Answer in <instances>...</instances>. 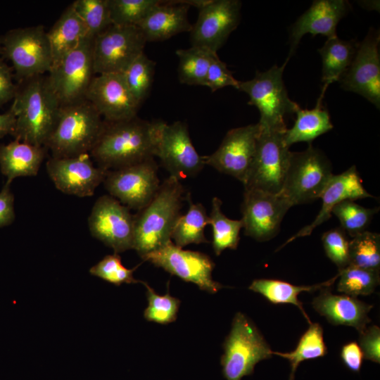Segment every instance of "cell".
I'll list each match as a JSON object with an SVG mask.
<instances>
[{
	"label": "cell",
	"instance_id": "cell-27",
	"mask_svg": "<svg viewBox=\"0 0 380 380\" xmlns=\"http://www.w3.org/2000/svg\"><path fill=\"white\" fill-rule=\"evenodd\" d=\"M46 33L52 58L51 68L89 36L87 27L72 4Z\"/></svg>",
	"mask_w": 380,
	"mask_h": 380
},
{
	"label": "cell",
	"instance_id": "cell-21",
	"mask_svg": "<svg viewBox=\"0 0 380 380\" xmlns=\"http://www.w3.org/2000/svg\"><path fill=\"white\" fill-rule=\"evenodd\" d=\"M85 99L90 101L106 122H116L137 115L140 104L131 94L123 73L96 75Z\"/></svg>",
	"mask_w": 380,
	"mask_h": 380
},
{
	"label": "cell",
	"instance_id": "cell-16",
	"mask_svg": "<svg viewBox=\"0 0 380 380\" xmlns=\"http://www.w3.org/2000/svg\"><path fill=\"white\" fill-rule=\"evenodd\" d=\"M292 207L281 194L245 190L241 221L246 236L258 241L272 239L278 234L281 221Z\"/></svg>",
	"mask_w": 380,
	"mask_h": 380
},
{
	"label": "cell",
	"instance_id": "cell-7",
	"mask_svg": "<svg viewBox=\"0 0 380 380\" xmlns=\"http://www.w3.org/2000/svg\"><path fill=\"white\" fill-rule=\"evenodd\" d=\"M333 175L330 160L309 144L303 151L291 152L280 194L292 206L312 202L320 198Z\"/></svg>",
	"mask_w": 380,
	"mask_h": 380
},
{
	"label": "cell",
	"instance_id": "cell-8",
	"mask_svg": "<svg viewBox=\"0 0 380 380\" xmlns=\"http://www.w3.org/2000/svg\"><path fill=\"white\" fill-rule=\"evenodd\" d=\"M284 132L260 127L254 158L243 184L245 190L280 194L291 152L284 142Z\"/></svg>",
	"mask_w": 380,
	"mask_h": 380
},
{
	"label": "cell",
	"instance_id": "cell-29",
	"mask_svg": "<svg viewBox=\"0 0 380 380\" xmlns=\"http://www.w3.org/2000/svg\"><path fill=\"white\" fill-rule=\"evenodd\" d=\"M357 46L354 40L345 41L335 37L327 39L318 49L322 61V91L325 92L330 84L339 81L350 67Z\"/></svg>",
	"mask_w": 380,
	"mask_h": 380
},
{
	"label": "cell",
	"instance_id": "cell-23",
	"mask_svg": "<svg viewBox=\"0 0 380 380\" xmlns=\"http://www.w3.org/2000/svg\"><path fill=\"white\" fill-rule=\"evenodd\" d=\"M368 197L373 196L364 188L355 165L339 175H333L320 196L322 205L315 220L289 238L279 248L297 238L310 235L314 229L330 218L333 208L341 201Z\"/></svg>",
	"mask_w": 380,
	"mask_h": 380
},
{
	"label": "cell",
	"instance_id": "cell-12",
	"mask_svg": "<svg viewBox=\"0 0 380 380\" xmlns=\"http://www.w3.org/2000/svg\"><path fill=\"white\" fill-rule=\"evenodd\" d=\"M103 183L110 196L129 209L138 211L153 198L160 187L158 165L152 158L108 170Z\"/></svg>",
	"mask_w": 380,
	"mask_h": 380
},
{
	"label": "cell",
	"instance_id": "cell-10",
	"mask_svg": "<svg viewBox=\"0 0 380 380\" xmlns=\"http://www.w3.org/2000/svg\"><path fill=\"white\" fill-rule=\"evenodd\" d=\"M2 50L21 80L42 75L52 65L51 48L43 25L17 28L2 39Z\"/></svg>",
	"mask_w": 380,
	"mask_h": 380
},
{
	"label": "cell",
	"instance_id": "cell-36",
	"mask_svg": "<svg viewBox=\"0 0 380 380\" xmlns=\"http://www.w3.org/2000/svg\"><path fill=\"white\" fill-rule=\"evenodd\" d=\"M337 291L357 297L372 293L379 284V271L348 265L338 271Z\"/></svg>",
	"mask_w": 380,
	"mask_h": 380
},
{
	"label": "cell",
	"instance_id": "cell-40",
	"mask_svg": "<svg viewBox=\"0 0 380 380\" xmlns=\"http://www.w3.org/2000/svg\"><path fill=\"white\" fill-rule=\"evenodd\" d=\"M94 39L112 25L108 0H76L71 4Z\"/></svg>",
	"mask_w": 380,
	"mask_h": 380
},
{
	"label": "cell",
	"instance_id": "cell-34",
	"mask_svg": "<svg viewBox=\"0 0 380 380\" xmlns=\"http://www.w3.org/2000/svg\"><path fill=\"white\" fill-rule=\"evenodd\" d=\"M327 353V347L324 341L323 329L318 323L310 324L293 350L287 353L272 352L273 355L286 358L289 362V380H294L296 369L302 362L323 357Z\"/></svg>",
	"mask_w": 380,
	"mask_h": 380
},
{
	"label": "cell",
	"instance_id": "cell-38",
	"mask_svg": "<svg viewBox=\"0 0 380 380\" xmlns=\"http://www.w3.org/2000/svg\"><path fill=\"white\" fill-rule=\"evenodd\" d=\"M377 208H367L353 200H345L335 205L331 213L341 223V228L350 237L367 230Z\"/></svg>",
	"mask_w": 380,
	"mask_h": 380
},
{
	"label": "cell",
	"instance_id": "cell-48",
	"mask_svg": "<svg viewBox=\"0 0 380 380\" xmlns=\"http://www.w3.org/2000/svg\"><path fill=\"white\" fill-rule=\"evenodd\" d=\"M16 90L9 67L0 61V105L14 98Z\"/></svg>",
	"mask_w": 380,
	"mask_h": 380
},
{
	"label": "cell",
	"instance_id": "cell-17",
	"mask_svg": "<svg viewBox=\"0 0 380 380\" xmlns=\"http://www.w3.org/2000/svg\"><path fill=\"white\" fill-rule=\"evenodd\" d=\"M241 9L239 0H210L198 10L197 20L192 25L189 32L191 46L217 53L238 27Z\"/></svg>",
	"mask_w": 380,
	"mask_h": 380
},
{
	"label": "cell",
	"instance_id": "cell-6",
	"mask_svg": "<svg viewBox=\"0 0 380 380\" xmlns=\"http://www.w3.org/2000/svg\"><path fill=\"white\" fill-rule=\"evenodd\" d=\"M222 373L227 380H241L251 375L260 361L271 358L272 350L255 324L237 312L223 343Z\"/></svg>",
	"mask_w": 380,
	"mask_h": 380
},
{
	"label": "cell",
	"instance_id": "cell-28",
	"mask_svg": "<svg viewBox=\"0 0 380 380\" xmlns=\"http://www.w3.org/2000/svg\"><path fill=\"white\" fill-rule=\"evenodd\" d=\"M324 94L321 93L316 106L311 110L301 109L296 112V119L291 129H286L284 134L286 145L307 141L309 144L319 136L333 129V125L327 110L322 107Z\"/></svg>",
	"mask_w": 380,
	"mask_h": 380
},
{
	"label": "cell",
	"instance_id": "cell-11",
	"mask_svg": "<svg viewBox=\"0 0 380 380\" xmlns=\"http://www.w3.org/2000/svg\"><path fill=\"white\" fill-rule=\"evenodd\" d=\"M146 40L137 26L111 25L93 42L95 75L123 73L144 52Z\"/></svg>",
	"mask_w": 380,
	"mask_h": 380
},
{
	"label": "cell",
	"instance_id": "cell-49",
	"mask_svg": "<svg viewBox=\"0 0 380 380\" xmlns=\"http://www.w3.org/2000/svg\"><path fill=\"white\" fill-rule=\"evenodd\" d=\"M15 120V115L11 110L6 113L0 114V138L9 134L13 135Z\"/></svg>",
	"mask_w": 380,
	"mask_h": 380
},
{
	"label": "cell",
	"instance_id": "cell-20",
	"mask_svg": "<svg viewBox=\"0 0 380 380\" xmlns=\"http://www.w3.org/2000/svg\"><path fill=\"white\" fill-rule=\"evenodd\" d=\"M47 173L61 192L79 197L91 196L108 172L96 167L89 153L72 157H51L46 164Z\"/></svg>",
	"mask_w": 380,
	"mask_h": 380
},
{
	"label": "cell",
	"instance_id": "cell-43",
	"mask_svg": "<svg viewBox=\"0 0 380 380\" xmlns=\"http://www.w3.org/2000/svg\"><path fill=\"white\" fill-rule=\"evenodd\" d=\"M322 242L326 255L339 271L349 265V240L341 227L324 232Z\"/></svg>",
	"mask_w": 380,
	"mask_h": 380
},
{
	"label": "cell",
	"instance_id": "cell-31",
	"mask_svg": "<svg viewBox=\"0 0 380 380\" xmlns=\"http://www.w3.org/2000/svg\"><path fill=\"white\" fill-rule=\"evenodd\" d=\"M189 208L181 215L173 228L171 240L180 248L191 243H209L204 234V229L209 222V217L203 204L192 202L189 193L186 194Z\"/></svg>",
	"mask_w": 380,
	"mask_h": 380
},
{
	"label": "cell",
	"instance_id": "cell-46",
	"mask_svg": "<svg viewBox=\"0 0 380 380\" xmlns=\"http://www.w3.org/2000/svg\"><path fill=\"white\" fill-rule=\"evenodd\" d=\"M340 356L343 365L353 372H359L361 369L364 355L358 343L355 341L348 342L343 346Z\"/></svg>",
	"mask_w": 380,
	"mask_h": 380
},
{
	"label": "cell",
	"instance_id": "cell-25",
	"mask_svg": "<svg viewBox=\"0 0 380 380\" xmlns=\"http://www.w3.org/2000/svg\"><path fill=\"white\" fill-rule=\"evenodd\" d=\"M190 6L182 1H161L137 26L146 42L166 40L184 32H190L188 19Z\"/></svg>",
	"mask_w": 380,
	"mask_h": 380
},
{
	"label": "cell",
	"instance_id": "cell-44",
	"mask_svg": "<svg viewBox=\"0 0 380 380\" xmlns=\"http://www.w3.org/2000/svg\"><path fill=\"white\" fill-rule=\"evenodd\" d=\"M239 82V81L233 77L232 72L220 59L217 54L215 55L208 70L205 86L208 87L212 92H215L229 86L237 89Z\"/></svg>",
	"mask_w": 380,
	"mask_h": 380
},
{
	"label": "cell",
	"instance_id": "cell-32",
	"mask_svg": "<svg viewBox=\"0 0 380 380\" xmlns=\"http://www.w3.org/2000/svg\"><path fill=\"white\" fill-rule=\"evenodd\" d=\"M217 54L203 47L191 46L176 51L178 58V80L188 85H205L208 70L211 61Z\"/></svg>",
	"mask_w": 380,
	"mask_h": 380
},
{
	"label": "cell",
	"instance_id": "cell-14",
	"mask_svg": "<svg viewBox=\"0 0 380 380\" xmlns=\"http://www.w3.org/2000/svg\"><path fill=\"white\" fill-rule=\"evenodd\" d=\"M142 259L172 275L196 284L201 290L217 293L224 287L213 279L215 263L208 255L177 246L172 241Z\"/></svg>",
	"mask_w": 380,
	"mask_h": 380
},
{
	"label": "cell",
	"instance_id": "cell-13",
	"mask_svg": "<svg viewBox=\"0 0 380 380\" xmlns=\"http://www.w3.org/2000/svg\"><path fill=\"white\" fill-rule=\"evenodd\" d=\"M92 236L119 253L133 249L134 218L130 209L110 195L100 196L88 218Z\"/></svg>",
	"mask_w": 380,
	"mask_h": 380
},
{
	"label": "cell",
	"instance_id": "cell-9",
	"mask_svg": "<svg viewBox=\"0 0 380 380\" xmlns=\"http://www.w3.org/2000/svg\"><path fill=\"white\" fill-rule=\"evenodd\" d=\"M93 38L87 37L49 71L48 83L61 106L85 99L96 75L93 62Z\"/></svg>",
	"mask_w": 380,
	"mask_h": 380
},
{
	"label": "cell",
	"instance_id": "cell-47",
	"mask_svg": "<svg viewBox=\"0 0 380 380\" xmlns=\"http://www.w3.org/2000/svg\"><path fill=\"white\" fill-rule=\"evenodd\" d=\"M10 185L11 182L6 181L0 191V228L11 224L15 219L14 196Z\"/></svg>",
	"mask_w": 380,
	"mask_h": 380
},
{
	"label": "cell",
	"instance_id": "cell-37",
	"mask_svg": "<svg viewBox=\"0 0 380 380\" xmlns=\"http://www.w3.org/2000/svg\"><path fill=\"white\" fill-rule=\"evenodd\" d=\"M155 67L156 63L143 53L123 72L131 94L140 105L151 91Z\"/></svg>",
	"mask_w": 380,
	"mask_h": 380
},
{
	"label": "cell",
	"instance_id": "cell-2",
	"mask_svg": "<svg viewBox=\"0 0 380 380\" xmlns=\"http://www.w3.org/2000/svg\"><path fill=\"white\" fill-rule=\"evenodd\" d=\"M23 81L11 108L16 119L13 135L20 141L44 146L56 126L61 106L46 77L39 75Z\"/></svg>",
	"mask_w": 380,
	"mask_h": 380
},
{
	"label": "cell",
	"instance_id": "cell-22",
	"mask_svg": "<svg viewBox=\"0 0 380 380\" xmlns=\"http://www.w3.org/2000/svg\"><path fill=\"white\" fill-rule=\"evenodd\" d=\"M344 0H317L293 24L290 37V51L285 63L293 55L301 38L307 33L322 34L327 39L337 37L336 26L347 13Z\"/></svg>",
	"mask_w": 380,
	"mask_h": 380
},
{
	"label": "cell",
	"instance_id": "cell-39",
	"mask_svg": "<svg viewBox=\"0 0 380 380\" xmlns=\"http://www.w3.org/2000/svg\"><path fill=\"white\" fill-rule=\"evenodd\" d=\"M160 0H108L112 25L138 26Z\"/></svg>",
	"mask_w": 380,
	"mask_h": 380
},
{
	"label": "cell",
	"instance_id": "cell-42",
	"mask_svg": "<svg viewBox=\"0 0 380 380\" xmlns=\"http://www.w3.org/2000/svg\"><path fill=\"white\" fill-rule=\"evenodd\" d=\"M137 267L132 269L125 267L119 254L114 253L106 255L92 266L89 269V273L116 286L141 283V281L135 279L133 275Z\"/></svg>",
	"mask_w": 380,
	"mask_h": 380
},
{
	"label": "cell",
	"instance_id": "cell-45",
	"mask_svg": "<svg viewBox=\"0 0 380 380\" xmlns=\"http://www.w3.org/2000/svg\"><path fill=\"white\" fill-rule=\"evenodd\" d=\"M359 346L364 358L372 362H380V329L372 325L359 333Z\"/></svg>",
	"mask_w": 380,
	"mask_h": 380
},
{
	"label": "cell",
	"instance_id": "cell-15",
	"mask_svg": "<svg viewBox=\"0 0 380 380\" xmlns=\"http://www.w3.org/2000/svg\"><path fill=\"white\" fill-rule=\"evenodd\" d=\"M155 156L170 176L179 181L196 176L205 165L204 156L198 153L186 124L181 121L170 125L162 121Z\"/></svg>",
	"mask_w": 380,
	"mask_h": 380
},
{
	"label": "cell",
	"instance_id": "cell-30",
	"mask_svg": "<svg viewBox=\"0 0 380 380\" xmlns=\"http://www.w3.org/2000/svg\"><path fill=\"white\" fill-rule=\"evenodd\" d=\"M338 273L331 279L311 286H296L289 282L272 279H258L252 281L248 289L263 296L273 304H291L296 306L303 313L309 324L311 321L305 312L298 295L302 292H312L327 288L334 283Z\"/></svg>",
	"mask_w": 380,
	"mask_h": 380
},
{
	"label": "cell",
	"instance_id": "cell-33",
	"mask_svg": "<svg viewBox=\"0 0 380 380\" xmlns=\"http://www.w3.org/2000/svg\"><path fill=\"white\" fill-rule=\"evenodd\" d=\"M221 206V200L214 197L208 216V224L213 229L212 246L216 255H220L225 249L237 248L240 230L243 228L241 220L229 219L222 213Z\"/></svg>",
	"mask_w": 380,
	"mask_h": 380
},
{
	"label": "cell",
	"instance_id": "cell-19",
	"mask_svg": "<svg viewBox=\"0 0 380 380\" xmlns=\"http://www.w3.org/2000/svg\"><path fill=\"white\" fill-rule=\"evenodd\" d=\"M379 32L373 29L358 44L354 58L339 80L341 87L357 93L379 108L380 57Z\"/></svg>",
	"mask_w": 380,
	"mask_h": 380
},
{
	"label": "cell",
	"instance_id": "cell-24",
	"mask_svg": "<svg viewBox=\"0 0 380 380\" xmlns=\"http://www.w3.org/2000/svg\"><path fill=\"white\" fill-rule=\"evenodd\" d=\"M312 305L315 310L334 325L355 328L359 333L364 331L371 319L368 314L372 305L356 297L331 293L327 288L315 297Z\"/></svg>",
	"mask_w": 380,
	"mask_h": 380
},
{
	"label": "cell",
	"instance_id": "cell-4",
	"mask_svg": "<svg viewBox=\"0 0 380 380\" xmlns=\"http://www.w3.org/2000/svg\"><path fill=\"white\" fill-rule=\"evenodd\" d=\"M103 125L101 115L86 99L61 106L56 126L44 146L55 158L89 153Z\"/></svg>",
	"mask_w": 380,
	"mask_h": 380
},
{
	"label": "cell",
	"instance_id": "cell-5",
	"mask_svg": "<svg viewBox=\"0 0 380 380\" xmlns=\"http://www.w3.org/2000/svg\"><path fill=\"white\" fill-rule=\"evenodd\" d=\"M286 65H274L265 72L257 70L253 79L239 82L237 89L246 93L249 97L248 104L258 109V124L262 129L286 131L285 117L296 113L300 108L289 97L283 81Z\"/></svg>",
	"mask_w": 380,
	"mask_h": 380
},
{
	"label": "cell",
	"instance_id": "cell-18",
	"mask_svg": "<svg viewBox=\"0 0 380 380\" xmlns=\"http://www.w3.org/2000/svg\"><path fill=\"white\" fill-rule=\"evenodd\" d=\"M260 132L258 122L230 129L218 148L211 155L204 156L205 164L243 184L254 158Z\"/></svg>",
	"mask_w": 380,
	"mask_h": 380
},
{
	"label": "cell",
	"instance_id": "cell-3",
	"mask_svg": "<svg viewBox=\"0 0 380 380\" xmlns=\"http://www.w3.org/2000/svg\"><path fill=\"white\" fill-rule=\"evenodd\" d=\"M185 189L180 181L169 176L153 198L134 215L133 249L142 258L165 246L171 240L181 214Z\"/></svg>",
	"mask_w": 380,
	"mask_h": 380
},
{
	"label": "cell",
	"instance_id": "cell-26",
	"mask_svg": "<svg viewBox=\"0 0 380 380\" xmlns=\"http://www.w3.org/2000/svg\"><path fill=\"white\" fill-rule=\"evenodd\" d=\"M46 147L15 139L0 145V170L11 182L18 177L36 176L46 155Z\"/></svg>",
	"mask_w": 380,
	"mask_h": 380
},
{
	"label": "cell",
	"instance_id": "cell-41",
	"mask_svg": "<svg viewBox=\"0 0 380 380\" xmlns=\"http://www.w3.org/2000/svg\"><path fill=\"white\" fill-rule=\"evenodd\" d=\"M146 289L148 306L144 310V317L149 322L167 324L176 320L180 300L172 296L167 291L160 296L156 293L147 283L141 281Z\"/></svg>",
	"mask_w": 380,
	"mask_h": 380
},
{
	"label": "cell",
	"instance_id": "cell-1",
	"mask_svg": "<svg viewBox=\"0 0 380 380\" xmlns=\"http://www.w3.org/2000/svg\"><path fill=\"white\" fill-rule=\"evenodd\" d=\"M162 120L149 122L137 115L106 122L89 155L99 166L118 170L154 158Z\"/></svg>",
	"mask_w": 380,
	"mask_h": 380
},
{
	"label": "cell",
	"instance_id": "cell-35",
	"mask_svg": "<svg viewBox=\"0 0 380 380\" xmlns=\"http://www.w3.org/2000/svg\"><path fill=\"white\" fill-rule=\"evenodd\" d=\"M349 265L379 271V234L366 230L349 241Z\"/></svg>",
	"mask_w": 380,
	"mask_h": 380
}]
</instances>
